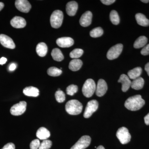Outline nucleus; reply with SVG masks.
I'll list each match as a JSON object with an SVG mask.
<instances>
[{"mask_svg":"<svg viewBox=\"0 0 149 149\" xmlns=\"http://www.w3.org/2000/svg\"><path fill=\"white\" fill-rule=\"evenodd\" d=\"M145 104V100L140 95H136L128 98L125 103V107L132 111H136L141 109Z\"/></svg>","mask_w":149,"mask_h":149,"instance_id":"nucleus-1","label":"nucleus"},{"mask_svg":"<svg viewBox=\"0 0 149 149\" xmlns=\"http://www.w3.org/2000/svg\"><path fill=\"white\" fill-rule=\"evenodd\" d=\"M83 105L77 100H73L68 102L65 104V110L68 113L72 115H77L81 113Z\"/></svg>","mask_w":149,"mask_h":149,"instance_id":"nucleus-2","label":"nucleus"},{"mask_svg":"<svg viewBox=\"0 0 149 149\" xmlns=\"http://www.w3.org/2000/svg\"><path fill=\"white\" fill-rule=\"evenodd\" d=\"M96 84L92 79L86 80L82 88L83 95L87 98L91 97L96 91Z\"/></svg>","mask_w":149,"mask_h":149,"instance_id":"nucleus-3","label":"nucleus"},{"mask_svg":"<svg viewBox=\"0 0 149 149\" xmlns=\"http://www.w3.org/2000/svg\"><path fill=\"white\" fill-rule=\"evenodd\" d=\"M63 15L61 10H56L51 15V26L54 28H58L61 26L63 21Z\"/></svg>","mask_w":149,"mask_h":149,"instance_id":"nucleus-4","label":"nucleus"},{"mask_svg":"<svg viewBox=\"0 0 149 149\" xmlns=\"http://www.w3.org/2000/svg\"><path fill=\"white\" fill-rule=\"evenodd\" d=\"M116 136L122 144H126L129 143L131 139V136L128 129L125 127L119 128L117 130Z\"/></svg>","mask_w":149,"mask_h":149,"instance_id":"nucleus-5","label":"nucleus"},{"mask_svg":"<svg viewBox=\"0 0 149 149\" xmlns=\"http://www.w3.org/2000/svg\"><path fill=\"white\" fill-rule=\"evenodd\" d=\"M123 46L119 44L112 47L107 53V58L109 60H113L117 58L122 52Z\"/></svg>","mask_w":149,"mask_h":149,"instance_id":"nucleus-6","label":"nucleus"},{"mask_svg":"<svg viewBox=\"0 0 149 149\" xmlns=\"http://www.w3.org/2000/svg\"><path fill=\"white\" fill-rule=\"evenodd\" d=\"M99 104L96 100H92L88 103L84 112V117L89 118L97 111L98 108Z\"/></svg>","mask_w":149,"mask_h":149,"instance_id":"nucleus-7","label":"nucleus"},{"mask_svg":"<svg viewBox=\"0 0 149 149\" xmlns=\"http://www.w3.org/2000/svg\"><path fill=\"white\" fill-rule=\"evenodd\" d=\"M27 107V103L25 101H21L18 103L14 105L11 108V114L13 116H19L23 114L25 111Z\"/></svg>","mask_w":149,"mask_h":149,"instance_id":"nucleus-8","label":"nucleus"},{"mask_svg":"<svg viewBox=\"0 0 149 149\" xmlns=\"http://www.w3.org/2000/svg\"><path fill=\"white\" fill-rule=\"evenodd\" d=\"M91 137L88 136H82L70 149H85L91 144Z\"/></svg>","mask_w":149,"mask_h":149,"instance_id":"nucleus-9","label":"nucleus"},{"mask_svg":"<svg viewBox=\"0 0 149 149\" xmlns=\"http://www.w3.org/2000/svg\"><path fill=\"white\" fill-rule=\"evenodd\" d=\"M15 6L19 10L24 13L29 12L31 8V5L27 0H17L15 1Z\"/></svg>","mask_w":149,"mask_h":149,"instance_id":"nucleus-10","label":"nucleus"},{"mask_svg":"<svg viewBox=\"0 0 149 149\" xmlns=\"http://www.w3.org/2000/svg\"><path fill=\"white\" fill-rule=\"evenodd\" d=\"M107 85L103 79H100L98 81L96 88V94L98 97H102L106 93L107 91Z\"/></svg>","mask_w":149,"mask_h":149,"instance_id":"nucleus-11","label":"nucleus"},{"mask_svg":"<svg viewBox=\"0 0 149 149\" xmlns=\"http://www.w3.org/2000/svg\"><path fill=\"white\" fill-rule=\"evenodd\" d=\"M0 43L5 47L8 49H14L15 47V45L13 40L6 35H0Z\"/></svg>","mask_w":149,"mask_h":149,"instance_id":"nucleus-12","label":"nucleus"},{"mask_svg":"<svg viewBox=\"0 0 149 149\" xmlns=\"http://www.w3.org/2000/svg\"><path fill=\"white\" fill-rule=\"evenodd\" d=\"M57 45L62 48H68L73 45L74 40L69 37H63L58 38L56 40Z\"/></svg>","mask_w":149,"mask_h":149,"instance_id":"nucleus-13","label":"nucleus"},{"mask_svg":"<svg viewBox=\"0 0 149 149\" xmlns=\"http://www.w3.org/2000/svg\"><path fill=\"white\" fill-rule=\"evenodd\" d=\"M93 14L91 11H88L83 14L80 17V23L81 26L84 27H88L92 23Z\"/></svg>","mask_w":149,"mask_h":149,"instance_id":"nucleus-14","label":"nucleus"},{"mask_svg":"<svg viewBox=\"0 0 149 149\" xmlns=\"http://www.w3.org/2000/svg\"><path fill=\"white\" fill-rule=\"evenodd\" d=\"M10 24L14 28H22L26 26V22L23 17L15 16L11 20Z\"/></svg>","mask_w":149,"mask_h":149,"instance_id":"nucleus-15","label":"nucleus"},{"mask_svg":"<svg viewBox=\"0 0 149 149\" xmlns=\"http://www.w3.org/2000/svg\"><path fill=\"white\" fill-rule=\"evenodd\" d=\"M118 82L122 84V91L123 92L128 91L131 86V81L128 75L125 74H122L120 75Z\"/></svg>","mask_w":149,"mask_h":149,"instance_id":"nucleus-16","label":"nucleus"},{"mask_svg":"<svg viewBox=\"0 0 149 149\" xmlns=\"http://www.w3.org/2000/svg\"><path fill=\"white\" fill-rule=\"evenodd\" d=\"M78 8V4L74 1L69 2L67 4L66 11L68 15L70 16H74L77 12Z\"/></svg>","mask_w":149,"mask_h":149,"instance_id":"nucleus-17","label":"nucleus"},{"mask_svg":"<svg viewBox=\"0 0 149 149\" xmlns=\"http://www.w3.org/2000/svg\"><path fill=\"white\" fill-rule=\"evenodd\" d=\"M36 136L41 140H47L50 136V133L45 127H41L37 130Z\"/></svg>","mask_w":149,"mask_h":149,"instance_id":"nucleus-18","label":"nucleus"},{"mask_svg":"<svg viewBox=\"0 0 149 149\" xmlns=\"http://www.w3.org/2000/svg\"><path fill=\"white\" fill-rule=\"evenodd\" d=\"M39 92L40 91L37 88L32 86L26 87L23 91L24 95L29 97H37L39 95Z\"/></svg>","mask_w":149,"mask_h":149,"instance_id":"nucleus-19","label":"nucleus"},{"mask_svg":"<svg viewBox=\"0 0 149 149\" xmlns=\"http://www.w3.org/2000/svg\"><path fill=\"white\" fill-rule=\"evenodd\" d=\"M136 19L139 25L143 27H147L149 25V20L144 15L141 13L136 14Z\"/></svg>","mask_w":149,"mask_h":149,"instance_id":"nucleus-20","label":"nucleus"},{"mask_svg":"<svg viewBox=\"0 0 149 149\" xmlns=\"http://www.w3.org/2000/svg\"><path fill=\"white\" fill-rule=\"evenodd\" d=\"M83 65V62L79 59H74L70 62L69 68L73 71H76L79 70Z\"/></svg>","mask_w":149,"mask_h":149,"instance_id":"nucleus-21","label":"nucleus"},{"mask_svg":"<svg viewBox=\"0 0 149 149\" xmlns=\"http://www.w3.org/2000/svg\"><path fill=\"white\" fill-rule=\"evenodd\" d=\"M36 50L38 55L40 56L44 57L47 52L48 48L45 43L41 42L37 45Z\"/></svg>","mask_w":149,"mask_h":149,"instance_id":"nucleus-22","label":"nucleus"},{"mask_svg":"<svg viewBox=\"0 0 149 149\" xmlns=\"http://www.w3.org/2000/svg\"><path fill=\"white\" fill-rule=\"evenodd\" d=\"M144 80L142 77L136 78L131 82V87L136 90H141L143 87Z\"/></svg>","mask_w":149,"mask_h":149,"instance_id":"nucleus-23","label":"nucleus"},{"mask_svg":"<svg viewBox=\"0 0 149 149\" xmlns=\"http://www.w3.org/2000/svg\"><path fill=\"white\" fill-rule=\"evenodd\" d=\"M142 72L141 67H136L134 69L129 70L128 72V76L130 79L134 80L140 77Z\"/></svg>","mask_w":149,"mask_h":149,"instance_id":"nucleus-24","label":"nucleus"},{"mask_svg":"<svg viewBox=\"0 0 149 149\" xmlns=\"http://www.w3.org/2000/svg\"><path fill=\"white\" fill-rule=\"evenodd\" d=\"M148 42V38L145 36H142L139 37L134 44V47L139 49L145 47Z\"/></svg>","mask_w":149,"mask_h":149,"instance_id":"nucleus-25","label":"nucleus"},{"mask_svg":"<svg viewBox=\"0 0 149 149\" xmlns=\"http://www.w3.org/2000/svg\"><path fill=\"white\" fill-rule=\"evenodd\" d=\"M53 58L57 61H61L64 59V56L61 51L58 48H55L52 51L51 53Z\"/></svg>","mask_w":149,"mask_h":149,"instance_id":"nucleus-26","label":"nucleus"},{"mask_svg":"<svg viewBox=\"0 0 149 149\" xmlns=\"http://www.w3.org/2000/svg\"><path fill=\"white\" fill-rule=\"evenodd\" d=\"M110 19L112 23L115 25H117L120 22V18L118 13L116 11L113 10L111 12L110 14Z\"/></svg>","mask_w":149,"mask_h":149,"instance_id":"nucleus-27","label":"nucleus"},{"mask_svg":"<svg viewBox=\"0 0 149 149\" xmlns=\"http://www.w3.org/2000/svg\"><path fill=\"white\" fill-rule=\"evenodd\" d=\"M62 73L61 69H58L57 68L52 67L47 70V73L49 75L53 77H56L60 75Z\"/></svg>","mask_w":149,"mask_h":149,"instance_id":"nucleus-28","label":"nucleus"},{"mask_svg":"<svg viewBox=\"0 0 149 149\" xmlns=\"http://www.w3.org/2000/svg\"><path fill=\"white\" fill-rule=\"evenodd\" d=\"M103 34V30L100 27H96L91 30L90 35L93 38H97L101 37Z\"/></svg>","mask_w":149,"mask_h":149,"instance_id":"nucleus-29","label":"nucleus"},{"mask_svg":"<svg viewBox=\"0 0 149 149\" xmlns=\"http://www.w3.org/2000/svg\"><path fill=\"white\" fill-rule=\"evenodd\" d=\"M83 54V50L82 49H74L70 54V56L72 58L77 59L80 57Z\"/></svg>","mask_w":149,"mask_h":149,"instance_id":"nucleus-30","label":"nucleus"},{"mask_svg":"<svg viewBox=\"0 0 149 149\" xmlns=\"http://www.w3.org/2000/svg\"><path fill=\"white\" fill-rule=\"evenodd\" d=\"M55 97L59 103L63 102L65 100V94L61 91H58L55 93Z\"/></svg>","mask_w":149,"mask_h":149,"instance_id":"nucleus-31","label":"nucleus"},{"mask_svg":"<svg viewBox=\"0 0 149 149\" xmlns=\"http://www.w3.org/2000/svg\"><path fill=\"white\" fill-rule=\"evenodd\" d=\"M67 94L69 95L72 96L78 91V87L77 85H71L66 88Z\"/></svg>","mask_w":149,"mask_h":149,"instance_id":"nucleus-32","label":"nucleus"},{"mask_svg":"<svg viewBox=\"0 0 149 149\" xmlns=\"http://www.w3.org/2000/svg\"><path fill=\"white\" fill-rule=\"evenodd\" d=\"M52 142L50 140H44L41 143H40L39 149H49L52 146Z\"/></svg>","mask_w":149,"mask_h":149,"instance_id":"nucleus-33","label":"nucleus"},{"mask_svg":"<svg viewBox=\"0 0 149 149\" xmlns=\"http://www.w3.org/2000/svg\"><path fill=\"white\" fill-rule=\"evenodd\" d=\"M40 145V142L38 139L32 141L30 144V149H38Z\"/></svg>","mask_w":149,"mask_h":149,"instance_id":"nucleus-34","label":"nucleus"},{"mask_svg":"<svg viewBox=\"0 0 149 149\" xmlns=\"http://www.w3.org/2000/svg\"><path fill=\"white\" fill-rule=\"evenodd\" d=\"M141 54L144 56L149 55V44L145 46L141 51Z\"/></svg>","mask_w":149,"mask_h":149,"instance_id":"nucleus-35","label":"nucleus"},{"mask_svg":"<svg viewBox=\"0 0 149 149\" xmlns=\"http://www.w3.org/2000/svg\"><path fill=\"white\" fill-rule=\"evenodd\" d=\"M1 149H15V146L13 143H8L6 145Z\"/></svg>","mask_w":149,"mask_h":149,"instance_id":"nucleus-36","label":"nucleus"},{"mask_svg":"<svg viewBox=\"0 0 149 149\" xmlns=\"http://www.w3.org/2000/svg\"><path fill=\"white\" fill-rule=\"evenodd\" d=\"M101 1L106 5H110L116 1L115 0H101Z\"/></svg>","mask_w":149,"mask_h":149,"instance_id":"nucleus-37","label":"nucleus"},{"mask_svg":"<svg viewBox=\"0 0 149 149\" xmlns=\"http://www.w3.org/2000/svg\"><path fill=\"white\" fill-rule=\"evenodd\" d=\"M17 67L16 65L14 63H11L9 67V70L10 71H12L15 70Z\"/></svg>","mask_w":149,"mask_h":149,"instance_id":"nucleus-38","label":"nucleus"},{"mask_svg":"<svg viewBox=\"0 0 149 149\" xmlns=\"http://www.w3.org/2000/svg\"><path fill=\"white\" fill-rule=\"evenodd\" d=\"M145 123L147 125H149V113L144 117Z\"/></svg>","mask_w":149,"mask_h":149,"instance_id":"nucleus-39","label":"nucleus"},{"mask_svg":"<svg viewBox=\"0 0 149 149\" xmlns=\"http://www.w3.org/2000/svg\"><path fill=\"white\" fill-rule=\"evenodd\" d=\"M7 61V59L6 58L2 57L0 59V65H2L5 64Z\"/></svg>","mask_w":149,"mask_h":149,"instance_id":"nucleus-40","label":"nucleus"},{"mask_svg":"<svg viewBox=\"0 0 149 149\" xmlns=\"http://www.w3.org/2000/svg\"><path fill=\"white\" fill-rule=\"evenodd\" d=\"M145 69L149 76V63H148L145 65Z\"/></svg>","mask_w":149,"mask_h":149,"instance_id":"nucleus-41","label":"nucleus"},{"mask_svg":"<svg viewBox=\"0 0 149 149\" xmlns=\"http://www.w3.org/2000/svg\"><path fill=\"white\" fill-rule=\"evenodd\" d=\"M4 6L3 3L2 2H0V11L3 9Z\"/></svg>","mask_w":149,"mask_h":149,"instance_id":"nucleus-42","label":"nucleus"},{"mask_svg":"<svg viewBox=\"0 0 149 149\" xmlns=\"http://www.w3.org/2000/svg\"><path fill=\"white\" fill-rule=\"evenodd\" d=\"M96 149H105V148L103 146H100L98 147Z\"/></svg>","mask_w":149,"mask_h":149,"instance_id":"nucleus-43","label":"nucleus"},{"mask_svg":"<svg viewBox=\"0 0 149 149\" xmlns=\"http://www.w3.org/2000/svg\"><path fill=\"white\" fill-rule=\"evenodd\" d=\"M141 1L144 3H148L149 2V0H141Z\"/></svg>","mask_w":149,"mask_h":149,"instance_id":"nucleus-44","label":"nucleus"}]
</instances>
